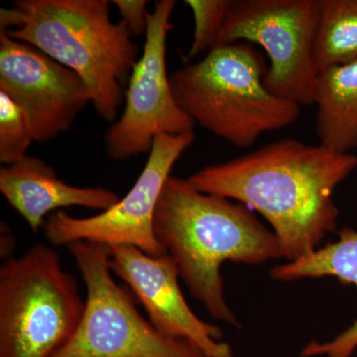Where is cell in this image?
<instances>
[{
  "label": "cell",
  "mask_w": 357,
  "mask_h": 357,
  "mask_svg": "<svg viewBox=\"0 0 357 357\" xmlns=\"http://www.w3.org/2000/svg\"><path fill=\"white\" fill-rule=\"evenodd\" d=\"M357 167V156L323 145L282 138L188 178L197 189L245 204L260 213L289 262L319 249L335 231L340 210L335 188Z\"/></svg>",
  "instance_id": "cell-1"
},
{
  "label": "cell",
  "mask_w": 357,
  "mask_h": 357,
  "mask_svg": "<svg viewBox=\"0 0 357 357\" xmlns=\"http://www.w3.org/2000/svg\"><path fill=\"white\" fill-rule=\"evenodd\" d=\"M153 229L192 297L213 319L234 326L239 321L225 301L222 263L257 265L283 257L274 232L245 204L172 175L157 204Z\"/></svg>",
  "instance_id": "cell-2"
},
{
  "label": "cell",
  "mask_w": 357,
  "mask_h": 357,
  "mask_svg": "<svg viewBox=\"0 0 357 357\" xmlns=\"http://www.w3.org/2000/svg\"><path fill=\"white\" fill-rule=\"evenodd\" d=\"M107 0H17L0 9V30L43 52L84 82L96 112L114 121L138 59L126 23Z\"/></svg>",
  "instance_id": "cell-3"
},
{
  "label": "cell",
  "mask_w": 357,
  "mask_h": 357,
  "mask_svg": "<svg viewBox=\"0 0 357 357\" xmlns=\"http://www.w3.org/2000/svg\"><path fill=\"white\" fill-rule=\"evenodd\" d=\"M261 54L246 42L218 45L206 57L170 76L176 102L195 124L239 148L263 134L291 126L301 105L264 86Z\"/></svg>",
  "instance_id": "cell-4"
},
{
  "label": "cell",
  "mask_w": 357,
  "mask_h": 357,
  "mask_svg": "<svg viewBox=\"0 0 357 357\" xmlns=\"http://www.w3.org/2000/svg\"><path fill=\"white\" fill-rule=\"evenodd\" d=\"M86 301L50 246L0 267V357H53L81 323Z\"/></svg>",
  "instance_id": "cell-5"
},
{
  "label": "cell",
  "mask_w": 357,
  "mask_h": 357,
  "mask_svg": "<svg viewBox=\"0 0 357 357\" xmlns=\"http://www.w3.org/2000/svg\"><path fill=\"white\" fill-rule=\"evenodd\" d=\"M86 284L76 332L53 357H204L190 342L162 335L114 281L109 246L75 241L66 246Z\"/></svg>",
  "instance_id": "cell-6"
},
{
  "label": "cell",
  "mask_w": 357,
  "mask_h": 357,
  "mask_svg": "<svg viewBox=\"0 0 357 357\" xmlns=\"http://www.w3.org/2000/svg\"><path fill=\"white\" fill-rule=\"evenodd\" d=\"M319 0H231L218 45L257 44L270 61L264 86L299 105L314 103Z\"/></svg>",
  "instance_id": "cell-7"
},
{
  "label": "cell",
  "mask_w": 357,
  "mask_h": 357,
  "mask_svg": "<svg viewBox=\"0 0 357 357\" xmlns=\"http://www.w3.org/2000/svg\"><path fill=\"white\" fill-rule=\"evenodd\" d=\"M175 6L174 0H158L149 13L144 47L129 79L123 112L105 134L107 152L114 160L151 151L159 134L194 131V121L176 102L167 74L166 42Z\"/></svg>",
  "instance_id": "cell-8"
},
{
  "label": "cell",
  "mask_w": 357,
  "mask_h": 357,
  "mask_svg": "<svg viewBox=\"0 0 357 357\" xmlns=\"http://www.w3.org/2000/svg\"><path fill=\"white\" fill-rule=\"evenodd\" d=\"M194 141V132L157 135L142 172L123 199L93 217L75 218L60 211L52 213L43 227L49 243L67 246L75 241H93L134 246L152 256L166 255L155 236V211L174 165Z\"/></svg>",
  "instance_id": "cell-9"
},
{
  "label": "cell",
  "mask_w": 357,
  "mask_h": 357,
  "mask_svg": "<svg viewBox=\"0 0 357 357\" xmlns=\"http://www.w3.org/2000/svg\"><path fill=\"white\" fill-rule=\"evenodd\" d=\"M0 91L31 119L37 142H47L70 128L91 102L83 79L31 45L0 30Z\"/></svg>",
  "instance_id": "cell-10"
},
{
  "label": "cell",
  "mask_w": 357,
  "mask_h": 357,
  "mask_svg": "<svg viewBox=\"0 0 357 357\" xmlns=\"http://www.w3.org/2000/svg\"><path fill=\"white\" fill-rule=\"evenodd\" d=\"M109 266L132 291L149 321L166 337L185 340L204 357H234L218 326L202 321L188 305L171 256L147 255L129 245L109 246Z\"/></svg>",
  "instance_id": "cell-11"
},
{
  "label": "cell",
  "mask_w": 357,
  "mask_h": 357,
  "mask_svg": "<svg viewBox=\"0 0 357 357\" xmlns=\"http://www.w3.org/2000/svg\"><path fill=\"white\" fill-rule=\"evenodd\" d=\"M0 191L35 234L43 229L46 215L59 208L82 206L102 213L121 199L105 188L67 184L46 162L29 155L0 169Z\"/></svg>",
  "instance_id": "cell-12"
},
{
  "label": "cell",
  "mask_w": 357,
  "mask_h": 357,
  "mask_svg": "<svg viewBox=\"0 0 357 357\" xmlns=\"http://www.w3.org/2000/svg\"><path fill=\"white\" fill-rule=\"evenodd\" d=\"M276 281L335 277L340 283L357 289V230L345 227L335 243L326 244L295 261L270 270ZM357 349V319L330 342L312 340L301 351V357H351Z\"/></svg>",
  "instance_id": "cell-13"
},
{
  "label": "cell",
  "mask_w": 357,
  "mask_h": 357,
  "mask_svg": "<svg viewBox=\"0 0 357 357\" xmlns=\"http://www.w3.org/2000/svg\"><path fill=\"white\" fill-rule=\"evenodd\" d=\"M319 144L340 153L357 148V61L319 73L314 103Z\"/></svg>",
  "instance_id": "cell-14"
},
{
  "label": "cell",
  "mask_w": 357,
  "mask_h": 357,
  "mask_svg": "<svg viewBox=\"0 0 357 357\" xmlns=\"http://www.w3.org/2000/svg\"><path fill=\"white\" fill-rule=\"evenodd\" d=\"M314 58L319 73L357 61V0H319Z\"/></svg>",
  "instance_id": "cell-15"
},
{
  "label": "cell",
  "mask_w": 357,
  "mask_h": 357,
  "mask_svg": "<svg viewBox=\"0 0 357 357\" xmlns=\"http://www.w3.org/2000/svg\"><path fill=\"white\" fill-rule=\"evenodd\" d=\"M35 141L29 115L10 96L0 91V162L6 166L20 161Z\"/></svg>",
  "instance_id": "cell-16"
},
{
  "label": "cell",
  "mask_w": 357,
  "mask_h": 357,
  "mask_svg": "<svg viewBox=\"0 0 357 357\" xmlns=\"http://www.w3.org/2000/svg\"><path fill=\"white\" fill-rule=\"evenodd\" d=\"M185 3L191 8L195 22L194 37L187 56L190 60L218 46L231 0H187Z\"/></svg>",
  "instance_id": "cell-17"
},
{
  "label": "cell",
  "mask_w": 357,
  "mask_h": 357,
  "mask_svg": "<svg viewBox=\"0 0 357 357\" xmlns=\"http://www.w3.org/2000/svg\"><path fill=\"white\" fill-rule=\"evenodd\" d=\"M112 3L119 9L122 22L126 23L132 36L146 35L150 13L146 0H114Z\"/></svg>",
  "instance_id": "cell-18"
}]
</instances>
